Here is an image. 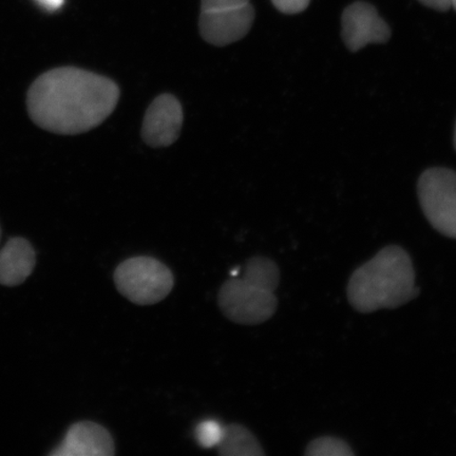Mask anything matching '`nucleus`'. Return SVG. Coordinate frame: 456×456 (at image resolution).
<instances>
[{"label": "nucleus", "mask_w": 456, "mask_h": 456, "mask_svg": "<svg viewBox=\"0 0 456 456\" xmlns=\"http://www.w3.org/2000/svg\"><path fill=\"white\" fill-rule=\"evenodd\" d=\"M119 88L112 79L76 67L47 71L27 94L28 116L57 134H79L98 127L116 110Z\"/></svg>", "instance_id": "f257e3e1"}, {"label": "nucleus", "mask_w": 456, "mask_h": 456, "mask_svg": "<svg viewBox=\"0 0 456 456\" xmlns=\"http://www.w3.org/2000/svg\"><path fill=\"white\" fill-rule=\"evenodd\" d=\"M411 256L398 245L379 250L352 273L347 299L359 313L397 309L418 297Z\"/></svg>", "instance_id": "f03ea898"}, {"label": "nucleus", "mask_w": 456, "mask_h": 456, "mask_svg": "<svg viewBox=\"0 0 456 456\" xmlns=\"http://www.w3.org/2000/svg\"><path fill=\"white\" fill-rule=\"evenodd\" d=\"M242 271L222 284L220 310L231 322L243 326L265 323L277 311L275 293L281 271L276 262L261 256L248 259Z\"/></svg>", "instance_id": "7ed1b4c3"}, {"label": "nucleus", "mask_w": 456, "mask_h": 456, "mask_svg": "<svg viewBox=\"0 0 456 456\" xmlns=\"http://www.w3.org/2000/svg\"><path fill=\"white\" fill-rule=\"evenodd\" d=\"M113 281L118 292L138 305L158 304L175 285L173 272L163 262L147 256L123 261L114 271Z\"/></svg>", "instance_id": "20e7f679"}, {"label": "nucleus", "mask_w": 456, "mask_h": 456, "mask_svg": "<svg viewBox=\"0 0 456 456\" xmlns=\"http://www.w3.org/2000/svg\"><path fill=\"white\" fill-rule=\"evenodd\" d=\"M418 195L429 224L443 236L456 240V173L443 167L420 175Z\"/></svg>", "instance_id": "39448f33"}, {"label": "nucleus", "mask_w": 456, "mask_h": 456, "mask_svg": "<svg viewBox=\"0 0 456 456\" xmlns=\"http://www.w3.org/2000/svg\"><path fill=\"white\" fill-rule=\"evenodd\" d=\"M341 26L342 39L352 53H357L369 44H385L391 37V28L378 10L364 2H356L346 8Z\"/></svg>", "instance_id": "423d86ee"}, {"label": "nucleus", "mask_w": 456, "mask_h": 456, "mask_svg": "<svg viewBox=\"0 0 456 456\" xmlns=\"http://www.w3.org/2000/svg\"><path fill=\"white\" fill-rule=\"evenodd\" d=\"M254 20L255 10L249 3L236 8L203 10L199 28L205 42L224 47L247 37Z\"/></svg>", "instance_id": "0eeeda50"}, {"label": "nucleus", "mask_w": 456, "mask_h": 456, "mask_svg": "<svg viewBox=\"0 0 456 456\" xmlns=\"http://www.w3.org/2000/svg\"><path fill=\"white\" fill-rule=\"evenodd\" d=\"M183 119V108L175 96L159 95L146 111L142 138L153 148L173 145L179 139Z\"/></svg>", "instance_id": "6e6552de"}, {"label": "nucleus", "mask_w": 456, "mask_h": 456, "mask_svg": "<svg viewBox=\"0 0 456 456\" xmlns=\"http://www.w3.org/2000/svg\"><path fill=\"white\" fill-rule=\"evenodd\" d=\"M53 456H112L116 444L105 427L94 421H78L68 429Z\"/></svg>", "instance_id": "1a4fd4ad"}, {"label": "nucleus", "mask_w": 456, "mask_h": 456, "mask_svg": "<svg viewBox=\"0 0 456 456\" xmlns=\"http://www.w3.org/2000/svg\"><path fill=\"white\" fill-rule=\"evenodd\" d=\"M36 250L24 238H12L0 250V284L16 287L24 283L36 267Z\"/></svg>", "instance_id": "9d476101"}, {"label": "nucleus", "mask_w": 456, "mask_h": 456, "mask_svg": "<svg viewBox=\"0 0 456 456\" xmlns=\"http://www.w3.org/2000/svg\"><path fill=\"white\" fill-rule=\"evenodd\" d=\"M216 448L218 449L219 454L224 456L265 455L253 433L239 424L224 427V435Z\"/></svg>", "instance_id": "9b49d317"}, {"label": "nucleus", "mask_w": 456, "mask_h": 456, "mask_svg": "<svg viewBox=\"0 0 456 456\" xmlns=\"http://www.w3.org/2000/svg\"><path fill=\"white\" fill-rule=\"evenodd\" d=\"M307 456H351L354 455L350 444L335 436H322L307 444Z\"/></svg>", "instance_id": "f8f14e48"}, {"label": "nucleus", "mask_w": 456, "mask_h": 456, "mask_svg": "<svg viewBox=\"0 0 456 456\" xmlns=\"http://www.w3.org/2000/svg\"><path fill=\"white\" fill-rule=\"evenodd\" d=\"M224 427L216 420L200 423L196 428V440L200 446L205 449L216 448L224 435Z\"/></svg>", "instance_id": "ddd939ff"}, {"label": "nucleus", "mask_w": 456, "mask_h": 456, "mask_svg": "<svg viewBox=\"0 0 456 456\" xmlns=\"http://www.w3.org/2000/svg\"><path fill=\"white\" fill-rule=\"evenodd\" d=\"M276 9L284 14H298L309 7L311 0H272Z\"/></svg>", "instance_id": "4468645a"}, {"label": "nucleus", "mask_w": 456, "mask_h": 456, "mask_svg": "<svg viewBox=\"0 0 456 456\" xmlns=\"http://www.w3.org/2000/svg\"><path fill=\"white\" fill-rule=\"evenodd\" d=\"M203 10H216L241 7L249 4V0H201Z\"/></svg>", "instance_id": "2eb2a0df"}, {"label": "nucleus", "mask_w": 456, "mask_h": 456, "mask_svg": "<svg viewBox=\"0 0 456 456\" xmlns=\"http://www.w3.org/2000/svg\"><path fill=\"white\" fill-rule=\"evenodd\" d=\"M419 2L426 7L440 11V12H446L452 9V0H419Z\"/></svg>", "instance_id": "dca6fc26"}, {"label": "nucleus", "mask_w": 456, "mask_h": 456, "mask_svg": "<svg viewBox=\"0 0 456 456\" xmlns=\"http://www.w3.org/2000/svg\"><path fill=\"white\" fill-rule=\"evenodd\" d=\"M38 2L41 3L44 8L50 11L60 9L64 4V0H38Z\"/></svg>", "instance_id": "f3484780"}, {"label": "nucleus", "mask_w": 456, "mask_h": 456, "mask_svg": "<svg viewBox=\"0 0 456 456\" xmlns=\"http://www.w3.org/2000/svg\"><path fill=\"white\" fill-rule=\"evenodd\" d=\"M454 148L456 151V123H455V129H454Z\"/></svg>", "instance_id": "a211bd4d"}, {"label": "nucleus", "mask_w": 456, "mask_h": 456, "mask_svg": "<svg viewBox=\"0 0 456 456\" xmlns=\"http://www.w3.org/2000/svg\"><path fill=\"white\" fill-rule=\"evenodd\" d=\"M452 8L456 11V0H452Z\"/></svg>", "instance_id": "6ab92c4d"}, {"label": "nucleus", "mask_w": 456, "mask_h": 456, "mask_svg": "<svg viewBox=\"0 0 456 456\" xmlns=\"http://www.w3.org/2000/svg\"><path fill=\"white\" fill-rule=\"evenodd\" d=\"M0 240H2V227H0Z\"/></svg>", "instance_id": "aec40b11"}]
</instances>
